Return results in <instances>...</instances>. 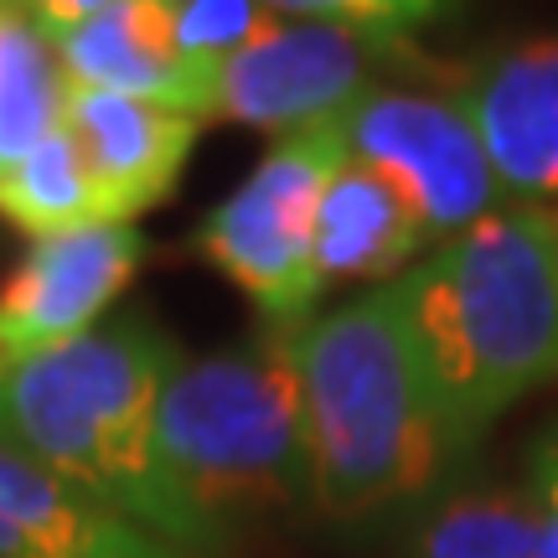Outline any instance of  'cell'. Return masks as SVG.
Listing matches in <instances>:
<instances>
[{
	"label": "cell",
	"instance_id": "obj_14",
	"mask_svg": "<svg viewBox=\"0 0 558 558\" xmlns=\"http://www.w3.org/2000/svg\"><path fill=\"white\" fill-rule=\"evenodd\" d=\"M409 558H558V522L533 492H445L409 522Z\"/></svg>",
	"mask_w": 558,
	"mask_h": 558
},
{
	"label": "cell",
	"instance_id": "obj_7",
	"mask_svg": "<svg viewBox=\"0 0 558 558\" xmlns=\"http://www.w3.org/2000/svg\"><path fill=\"white\" fill-rule=\"evenodd\" d=\"M399 62L403 58L383 52L378 41L357 37L347 26L275 11V21L239 58L222 62L213 120L295 135L311 124L341 120L362 94L378 88L383 68H399Z\"/></svg>",
	"mask_w": 558,
	"mask_h": 558
},
{
	"label": "cell",
	"instance_id": "obj_9",
	"mask_svg": "<svg viewBox=\"0 0 558 558\" xmlns=\"http://www.w3.org/2000/svg\"><path fill=\"white\" fill-rule=\"evenodd\" d=\"M37 21L68 83L213 120L218 83L171 41V0H41Z\"/></svg>",
	"mask_w": 558,
	"mask_h": 558
},
{
	"label": "cell",
	"instance_id": "obj_18",
	"mask_svg": "<svg viewBox=\"0 0 558 558\" xmlns=\"http://www.w3.org/2000/svg\"><path fill=\"white\" fill-rule=\"evenodd\" d=\"M275 11L300 21L347 26L357 37L378 41L383 52H393V58H414L418 32H429V26L450 16V5H429V0H290V5H275Z\"/></svg>",
	"mask_w": 558,
	"mask_h": 558
},
{
	"label": "cell",
	"instance_id": "obj_13",
	"mask_svg": "<svg viewBox=\"0 0 558 558\" xmlns=\"http://www.w3.org/2000/svg\"><path fill=\"white\" fill-rule=\"evenodd\" d=\"M424 228L409 213V202L362 160H341L337 177L326 181L316 207V275L320 290L357 284V279H393L409 275V264L424 248Z\"/></svg>",
	"mask_w": 558,
	"mask_h": 558
},
{
	"label": "cell",
	"instance_id": "obj_5",
	"mask_svg": "<svg viewBox=\"0 0 558 558\" xmlns=\"http://www.w3.org/2000/svg\"><path fill=\"white\" fill-rule=\"evenodd\" d=\"M341 160L347 140L337 120L279 135L192 233V248L259 305L264 326H300L316 316V207Z\"/></svg>",
	"mask_w": 558,
	"mask_h": 558
},
{
	"label": "cell",
	"instance_id": "obj_17",
	"mask_svg": "<svg viewBox=\"0 0 558 558\" xmlns=\"http://www.w3.org/2000/svg\"><path fill=\"white\" fill-rule=\"evenodd\" d=\"M269 21H275V5H254V0H177L171 5V41H177L186 68H197L218 83L222 62L239 58Z\"/></svg>",
	"mask_w": 558,
	"mask_h": 558
},
{
	"label": "cell",
	"instance_id": "obj_4",
	"mask_svg": "<svg viewBox=\"0 0 558 558\" xmlns=\"http://www.w3.org/2000/svg\"><path fill=\"white\" fill-rule=\"evenodd\" d=\"M290 331L295 326H264L259 337L202 357L181 352L160 388V465L218 543L233 522L311 501Z\"/></svg>",
	"mask_w": 558,
	"mask_h": 558
},
{
	"label": "cell",
	"instance_id": "obj_1",
	"mask_svg": "<svg viewBox=\"0 0 558 558\" xmlns=\"http://www.w3.org/2000/svg\"><path fill=\"white\" fill-rule=\"evenodd\" d=\"M290 347L316 512L357 522L450 492L471 445L439 409L393 284L300 320Z\"/></svg>",
	"mask_w": 558,
	"mask_h": 558
},
{
	"label": "cell",
	"instance_id": "obj_2",
	"mask_svg": "<svg viewBox=\"0 0 558 558\" xmlns=\"http://www.w3.org/2000/svg\"><path fill=\"white\" fill-rule=\"evenodd\" d=\"M181 347L150 311H120L88 337L0 367V439L73 481L181 554L213 558L218 538L160 465L156 409Z\"/></svg>",
	"mask_w": 558,
	"mask_h": 558
},
{
	"label": "cell",
	"instance_id": "obj_15",
	"mask_svg": "<svg viewBox=\"0 0 558 558\" xmlns=\"http://www.w3.org/2000/svg\"><path fill=\"white\" fill-rule=\"evenodd\" d=\"M68 78L37 5H0V177L62 124Z\"/></svg>",
	"mask_w": 558,
	"mask_h": 558
},
{
	"label": "cell",
	"instance_id": "obj_3",
	"mask_svg": "<svg viewBox=\"0 0 558 558\" xmlns=\"http://www.w3.org/2000/svg\"><path fill=\"white\" fill-rule=\"evenodd\" d=\"M393 290L439 409L471 450L512 403L558 383V207L501 202Z\"/></svg>",
	"mask_w": 558,
	"mask_h": 558
},
{
	"label": "cell",
	"instance_id": "obj_12",
	"mask_svg": "<svg viewBox=\"0 0 558 558\" xmlns=\"http://www.w3.org/2000/svg\"><path fill=\"white\" fill-rule=\"evenodd\" d=\"M0 558H197L114 518L0 439Z\"/></svg>",
	"mask_w": 558,
	"mask_h": 558
},
{
	"label": "cell",
	"instance_id": "obj_10",
	"mask_svg": "<svg viewBox=\"0 0 558 558\" xmlns=\"http://www.w3.org/2000/svg\"><path fill=\"white\" fill-rule=\"evenodd\" d=\"M450 99L476 130L501 202L548 207L558 197V32L486 52Z\"/></svg>",
	"mask_w": 558,
	"mask_h": 558
},
{
	"label": "cell",
	"instance_id": "obj_8",
	"mask_svg": "<svg viewBox=\"0 0 558 558\" xmlns=\"http://www.w3.org/2000/svg\"><path fill=\"white\" fill-rule=\"evenodd\" d=\"M145 254L150 248L135 222H88L58 239H32L0 284V367L104 326Z\"/></svg>",
	"mask_w": 558,
	"mask_h": 558
},
{
	"label": "cell",
	"instance_id": "obj_16",
	"mask_svg": "<svg viewBox=\"0 0 558 558\" xmlns=\"http://www.w3.org/2000/svg\"><path fill=\"white\" fill-rule=\"evenodd\" d=\"M0 218L21 228L26 239H58L88 222H104L94 177L83 166L78 140L68 135V124H58L26 160H16L0 177Z\"/></svg>",
	"mask_w": 558,
	"mask_h": 558
},
{
	"label": "cell",
	"instance_id": "obj_11",
	"mask_svg": "<svg viewBox=\"0 0 558 558\" xmlns=\"http://www.w3.org/2000/svg\"><path fill=\"white\" fill-rule=\"evenodd\" d=\"M62 124L78 140L104 222H135L140 213L171 197L202 130V120L192 114L120 99V94H94L78 83H68Z\"/></svg>",
	"mask_w": 558,
	"mask_h": 558
},
{
	"label": "cell",
	"instance_id": "obj_6",
	"mask_svg": "<svg viewBox=\"0 0 558 558\" xmlns=\"http://www.w3.org/2000/svg\"><path fill=\"white\" fill-rule=\"evenodd\" d=\"M347 156L378 171L418 218L429 243L460 239L501 207V186L476 130L450 94L373 88L341 114Z\"/></svg>",
	"mask_w": 558,
	"mask_h": 558
},
{
	"label": "cell",
	"instance_id": "obj_19",
	"mask_svg": "<svg viewBox=\"0 0 558 558\" xmlns=\"http://www.w3.org/2000/svg\"><path fill=\"white\" fill-rule=\"evenodd\" d=\"M522 492H533L543 501V512L558 522V418L527 450V481H522Z\"/></svg>",
	"mask_w": 558,
	"mask_h": 558
}]
</instances>
